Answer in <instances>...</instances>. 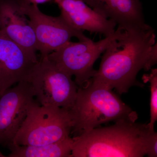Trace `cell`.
Returning <instances> with one entry per match:
<instances>
[{"label":"cell","instance_id":"cell-1","mask_svg":"<svg viewBox=\"0 0 157 157\" xmlns=\"http://www.w3.org/2000/svg\"><path fill=\"white\" fill-rule=\"evenodd\" d=\"M157 61L156 36L152 28L126 32L104 52L100 67L91 81L115 89L119 94L128 92L137 82V74L142 69L148 71Z\"/></svg>","mask_w":157,"mask_h":157},{"label":"cell","instance_id":"cell-2","mask_svg":"<svg viewBox=\"0 0 157 157\" xmlns=\"http://www.w3.org/2000/svg\"><path fill=\"white\" fill-rule=\"evenodd\" d=\"M155 130L147 124L119 121L73 137L71 157H142Z\"/></svg>","mask_w":157,"mask_h":157},{"label":"cell","instance_id":"cell-3","mask_svg":"<svg viewBox=\"0 0 157 157\" xmlns=\"http://www.w3.org/2000/svg\"><path fill=\"white\" fill-rule=\"evenodd\" d=\"M73 137L102 124L119 121L135 122L137 113L124 103L112 90L90 80L78 87L74 105L70 109Z\"/></svg>","mask_w":157,"mask_h":157},{"label":"cell","instance_id":"cell-4","mask_svg":"<svg viewBox=\"0 0 157 157\" xmlns=\"http://www.w3.org/2000/svg\"><path fill=\"white\" fill-rule=\"evenodd\" d=\"M73 127L70 109L44 106H32L12 144L39 146L54 143L70 136Z\"/></svg>","mask_w":157,"mask_h":157},{"label":"cell","instance_id":"cell-5","mask_svg":"<svg viewBox=\"0 0 157 157\" xmlns=\"http://www.w3.org/2000/svg\"><path fill=\"white\" fill-rule=\"evenodd\" d=\"M124 31L117 27L113 33L98 42L90 39L76 42L70 41L49 54L47 58L61 70L74 76L78 87H82L95 74L93 67L95 62Z\"/></svg>","mask_w":157,"mask_h":157},{"label":"cell","instance_id":"cell-6","mask_svg":"<svg viewBox=\"0 0 157 157\" xmlns=\"http://www.w3.org/2000/svg\"><path fill=\"white\" fill-rule=\"evenodd\" d=\"M72 77L46 57L39 60L28 82L40 105L70 110L75 103L78 88Z\"/></svg>","mask_w":157,"mask_h":157},{"label":"cell","instance_id":"cell-7","mask_svg":"<svg viewBox=\"0 0 157 157\" xmlns=\"http://www.w3.org/2000/svg\"><path fill=\"white\" fill-rule=\"evenodd\" d=\"M23 11L35 34L37 50L40 53L39 60L70 42L73 37L79 41L89 39L83 32L73 28L60 15L58 17L46 15L37 5L25 1Z\"/></svg>","mask_w":157,"mask_h":157},{"label":"cell","instance_id":"cell-8","mask_svg":"<svg viewBox=\"0 0 157 157\" xmlns=\"http://www.w3.org/2000/svg\"><path fill=\"white\" fill-rule=\"evenodd\" d=\"M35 98L30 82L25 81L0 95V144L8 147L13 143L29 110L38 103Z\"/></svg>","mask_w":157,"mask_h":157},{"label":"cell","instance_id":"cell-9","mask_svg":"<svg viewBox=\"0 0 157 157\" xmlns=\"http://www.w3.org/2000/svg\"><path fill=\"white\" fill-rule=\"evenodd\" d=\"M39 60L0 31V94L14 84L28 81Z\"/></svg>","mask_w":157,"mask_h":157},{"label":"cell","instance_id":"cell-10","mask_svg":"<svg viewBox=\"0 0 157 157\" xmlns=\"http://www.w3.org/2000/svg\"><path fill=\"white\" fill-rule=\"evenodd\" d=\"M24 0H0V31L37 57L33 30L23 11Z\"/></svg>","mask_w":157,"mask_h":157},{"label":"cell","instance_id":"cell-11","mask_svg":"<svg viewBox=\"0 0 157 157\" xmlns=\"http://www.w3.org/2000/svg\"><path fill=\"white\" fill-rule=\"evenodd\" d=\"M101 16L126 32L146 30L147 24L140 0H82Z\"/></svg>","mask_w":157,"mask_h":157},{"label":"cell","instance_id":"cell-12","mask_svg":"<svg viewBox=\"0 0 157 157\" xmlns=\"http://www.w3.org/2000/svg\"><path fill=\"white\" fill-rule=\"evenodd\" d=\"M60 15L73 28L108 36L115 31L116 24L101 16L82 0H53Z\"/></svg>","mask_w":157,"mask_h":157},{"label":"cell","instance_id":"cell-13","mask_svg":"<svg viewBox=\"0 0 157 157\" xmlns=\"http://www.w3.org/2000/svg\"><path fill=\"white\" fill-rule=\"evenodd\" d=\"M74 140L69 136L54 143L39 145H17L8 147L9 157H71Z\"/></svg>","mask_w":157,"mask_h":157},{"label":"cell","instance_id":"cell-14","mask_svg":"<svg viewBox=\"0 0 157 157\" xmlns=\"http://www.w3.org/2000/svg\"><path fill=\"white\" fill-rule=\"evenodd\" d=\"M143 79L144 82H149L150 84V121L147 125L153 131L157 121V69H152L149 74H144Z\"/></svg>","mask_w":157,"mask_h":157},{"label":"cell","instance_id":"cell-15","mask_svg":"<svg viewBox=\"0 0 157 157\" xmlns=\"http://www.w3.org/2000/svg\"><path fill=\"white\" fill-rule=\"evenodd\" d=\"M146 155L149 157H157V132H155L151 139Z\"/></svg>","mask_w":157,"mask_h":157},{"label":"cell","instance_id":"cell-16","mask_svg":"<svg viewBox=\"0 0 157 157\" xmlns=\"http://www.w3.org/2000/svg\"><path fill=\"white\" fill-rule=\"evenodd\" d=\"M24 1L30 3V4L36 5L38 6V4H44V3L51 2V1H53V0H24Z\"/></svg>","mask_w":157,"mask_h":157},{"label":"cell","instance_id":"cell-17","mask_svg":"<svg viewBox=\"0 0 157 157\" xmlns=\"http://www.w3.org/2000/svg\"><path fill=\"white\" fill-rule=\"evenodd\" d=\"M6 156H5V155H3L2 153V152L0 151V157H6Z\"/></svg>","mask_w":157,"mask_h":157},{"label":"cell","instance_id":"cell-18","mask_svg":"<svg viewBox=\"0 0 157 157\" xmlns=\"http://www.w3.org/2000/svg\"><path fill=\"white\" fill-rule=\"evenodd\" d=\"M0 95H1V94H0Z\"/></svg>","mask_w":157,"mask_h":157}]
</instances>
